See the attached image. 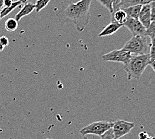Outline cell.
<instances>
[{"label":"cell","mask_w":155,"mask_h":139,"mask_svg":"<svg viewBox=\"0 0 155 139\" xmlns=\"http://www.w3.org/2000/svg\"><path fill=\"white\" fill-rule=\"evenodd\" d=\"M92 0H80L73 3L64 1L56 11V15L61 24L73 23L76 30L82 32L89 24L90 9Z\"/></svg>","instance_id":"6da1fadb"},{"label":"cell","mask_w":155,"mask_h":139,"mask_svg":"<svg viewBox=\"0 0 155 139\" xmlns=\"http://www.w3.org/2000/svg\"><path fill=\"white\" fill-rule=\"evenodd\" d=\"M150 63L149 54L132 55L128 62L124 64V68L127 74V79L128 80H140Z\"/></svg>","instance_id":"7a4b0ae2"},{"label":"cell","mask_w":155,"mask_h":139,"mask_svg":"<svg viewBox=\"0 0 155 139\" xmlns=\"http://www.w3.org/2000/svg\"><path fill=\"white\" fill-rule=\"evenodd\" d=\"M149 48L150 44L148 42L147 36L132 35L122 49L128 51L132 55H142L149 53Z\"/></svg>","instance_id":"3957f363"},{"label":"cell","mask_w":155,"mask_h":139,"mask_svg":"<svg viewBox=\"0 0 155 139\" xmlns=\"http://www.w3.org/2000/svg\"><path fill=\"white\" fill-rule=\"evenodd\" d=\"M113 122L106 121H100L94 122L82 128L80 131V133L84 137L88 134H93L96 136H102L106 131L112 128Z\"/></svg>","instance_id":"277c9868"},{"label":"cell","mask_w":155,"mask_h":139,"mask_svg":"<svg viewBox=\"0 0 155 139\" xmlns=\"http://www.w3.org/2000/svg\"><path fill=\"white\" fill-rule=\"evenodd\" d=\"M134 126V122H128L121 119L113 122L112 130L114 134V139H119L129 134Z\"/></svg>","instance_id":"5b68a950"},{"label":"cell","mask_w":155,"mask_h":139,"mask_svg":"<svg viewBox=\"0 0 155 139\" xmlns=\"http://www.w3.org/2000/svg\"><path fill=\"white\" fill-rule=\"evenodd\" d=\"M132 54L122 49L114 50L102 55V59L106 62H120L123 64L127 63L131 58Z\"/></svg>","instance_id":"8992f818"},{"label":"cell","mask_w":155,"mask_h":139,"mask_svg":"<svg viewBox=\"0 0 155 139\" xmlns=\"http://www.w3.org/2000/svg\"><path fill=\"white\" fill-rule=\"evenodd\" d=\"M123 26H125L128 30L130 31L132 35H144L146 36L147 29L144 27V25L140 23V22L138 19L131 18L128 17Z\"/></svg>","instance_id":"52a82bcc"},{"label":"cell","mask_w":155,"mask_h":139,"mask_svg":"<svg viewBox=\"0 0 155 139\" xmlns=\"http://www.w3.org/2000/svg\"><path fill=\"white\" fill-rule=\"evenodd\" d=\"M138 20L144 25V27L147 29L151 23L150 16V4L143 5L140 9L139 15H138Z\"/></svg>","instance_id":"ba28073f"},{"label":"cell","mask_w":155,"mask_h":139,"mask_svg":"<svg viewBox=\"0 0 155 139\" xmlns=\"http://www.w3.org/2000/svg\"><path fill=\"white\" fill-rule=\"evenodd\" d=\"M123 26L121 24L116 23L115 22H112L111 23L108 24L103 29L102 31L98 34L99 37H104V36H109L112 34H115L116 31H118Z\"/></svg>","instance_id":"9c48e42d"},{"label":"cell","mask_w":155,"mask_h":139,"mask_svg":"<svg viewBox=\"0 0 155 139\" xmlns=\"http://www.w3.org/2000/svg\"><path fill=\"white\" fill-rule=\"evenodd\" d=\"M34 10H35V5L31 2H28L27 4L24 5L23 8H21V10L15 15V19L18 22H19L22 18H24L25 16L30 14L31 13L33 12Z\"/></svg>","instance_id":"30bf717a"},{"label":"cell","mask_w":155,"mask_h":139,"mask_svg":"<svg viewBox=\"0 0 155 139\" xmlns=\"http://www.w3.org/2000/svg\"><path fill=\"white\" fill-rule=\"evenodd\" d=\"M112 22H115L116 23L123 25L124 22L127 21L128 15L123 9H118L117 10L112 12Z\"/></svg>","instance_id":"8fae6325"},{"label":"cell","mask_w":155,"mask_h":139,"mask_svg":"<svg viewBox=\"0 0 155 139\" xmlns=\"http://www.w3.org/2000/svg\"><path fill=\"white\" fill-rule=\"evenodd\" d=\"M141 8H142V5H136L130 6V7H128L126 8H123V9L125 11V12L127 13L128 17H130L131 18H134V19H138Z\"/></svg>","instance_id":"7c38bea8"},{"label":"cell","mask_w":155,"mask_h":139,"mask_svg":"<svg viewBox=\"0 0 155 139\" xmlns=\"http://www.w3.org/2000/svg\"><path fill=\"white\" fill-rule=\"evenodd\" d=\"M21 5H22L21 2H19L18 1H15V2H12L11 5H9V7L2 8L1 10H0V16H1V19L4 18L6 15H8V14H10V13L14 10V9L19 7V6H20Z\"/></svg>","instance_id":"4fadbf2b"},{"label":"cell","mask_w":155,"mask_h":139,"mask_svg":"<svg viewBox=\"0 0 155 139\" xmlns=\"http://www.w3.org/2000/svg\"><path fill=\"white\" fill-rule=\"evenodd\" d=\"M18 22L15 18H8L5 22V28L9 32H13L18 29Z\"/></svg>","instance_id":"5bb4252c"},{"label":"cell","mask_w":155,"mask_h":139,"mask_svg":"<svg viewBox=\"0 0 155 139\" xmlns=\"http://www.w3.org/2000/svg\"><path fill=\"white\" fill-rule=\"evenodd\" d=\"M51 0H37L35 5V10L36 12H40L41 9L46 8Z\"/></svg>","instance_id":"9a60e30c"},{"label":"cell","mask_w":155,"mask_h":139,"mask_svg":"<svg viewBox=\"0 0 155 139\" xmlns=\"http://www.w3.org/2000/svg\"><path fill=\"white\" fill-rule=\"evenodd\" d=\"M149 55L150 58V62L155 61V37L150 38Z\"/></svg>","instance_id":"2e32d148"},{"label":"cell","mask_w":155,"mask_h":139,"mask_svg":"<svg viewBox=\"0 0 155 139\" xmlns=\"http://www.w3.org/2000/svg\"><path fill=\"white\" fill-rule=\"evenodd\" d=\"M99 2L103 7H104L107 10L112 14L113 12V7H112V0H96Z\"/></svg>","instance_id":"e0dca14e"},{"label":"cell","mask_w":155,"mask_h":139,"mask_svg":"<svg viewBox=\"0 0 155 139\" xmlns=\"http://www.w3.org/2000/svg\"><path fill=\"white\" fill-rule=\"evenodd\" d=\"M145 35L150 38L155 37V21L151 22L150 25L147 29Z\"/></svg>","instance_id":"ac0fdd59"},{"label":"cell","mask_w":155,"mask_h":139,"mask_svg":"<svg viewBox=\"0 0 155 139\" xmlns=\"http://www.w3.org/2000/svg\"><path fill=\"white\" fill-rule=\"evenodd\" d=\"M101 139H114V134H113L112 128L101 136Z\"/></svg>","instance_id":"d6986e66"},{"label":"cell","mask_w":155,"mask_h":139,"mask_svg":"<svg viewBox=\"0 0 155 139\" xmlns=\"http://www.w3.org/2000/svg\"><path fill=\"white\" fill-rule=\"evenodd\" d=\"M150 5V16H151V22L155 21V1L151 2Z\"/></svg>","instance_id":"ffe728a7"},{"label":"cell","mask_w":155,"mask_h":139,"mask_svg":"<svg viewBox=\"0 0 155 139\" xmlns=\"http://www.w3.org/2000/svg\"><path fill=\"white\" fill-rule=\"evenodd\" d=\"M0 44H1L3 46L6 47L9 44V41L8 38H7L5 35L0 37Z\"/></svg>","instance_id":"44dd1931"},{"label":"cell","mask_w":155,"mask_h":139,"mask_svg":"<svg viewBox=\"0 0 155 139\" xmlns=\"http://www.w3.org/2000/svg\"><path fill=\"white\" fill-rule=\"evenodd\" d=\"M122 0H112V7H113V12L118 9L119 5L120 4Z\"/></svg>","instance_id":"7402d4cb"},{"label":"cell","mask_w":155,"mask_h":139,"mask_svg":"<svg viewBox=\"0 0 155 139\" xmlns=\"http://www.w3.org/2000/svg\"><path fill=\"white\" fill-rule=\"evenodd\" d=\"M12 4V0H4L3 2V8L9 7Z\"/></svg>","instance_id":"603a6c76"},{"label":"cell","mask_w":155,"mask_h":139,"mask_svg":"<svg viewBox=\"0 0 155 139\" xmlns=\"http://www.w3.org/2000/svg\"><path fill=\"white\" fill-rule=\"evenodd\" d=\"M138 137L140 139H147L148 137V135L146 132H142L138 135Z\"/></svg>","instance_id":"cb8c5ba5"},{"label":"cell","mask_w":155,"mask_h":139,"mask_svg":"<svg viewBox=\"0 0 155 139\" xmlns=\"http://www.w3.org/2000/svg\"><path fill=\"white\" fill-rule=\"evenodd\" d=\"M149 65L151 66L152 68L154 70V72H155V61H153V62H151L150 63Z\"/></svg>","instance_id":"d4e9b609"},{"label":"cell","mask_w":155,"mask_h":139,"mask_svg":"<svg viewBox=\"0 0 155 139\" xmlns=\"http://www.w3.org/2000/svg\"><path fill=\"white\" fill-rule=\"evenodd\" d=\"M16 1H18V2H21V4H27L28 3V0H16Z\"/></svg>","instance_id":"484cf974"},{"label":"cell","mask_w":155,"mask_h":139,"mask_svg":"<svg viewBox=\"0 0 155 139\" xmlns=\"http://www.w3.org/2000/svg\"><path fill=\"white\" fill-rule=\"evenodd\" d=\"M4 48H5V47L3 46L2 45L0 44V52H2V51H3V50H4Z\"/></svg>","instance_id":"4316f807"},{"label":"cell","mask_w":155,"mask_h":139,"mask_svg":"<svg viewBox=\"0 0 155 139\" xmlns=\"http://www.w3.org/2000/svg\"><path fill=\"white\" fill-rule=\"evenodd\" d=\"M3 2L4 0H0V10L3 8Z\"/></svg>","instance_id":"83f0119b"},{"label":"cell","mask_w":155,"mask_h":139,"mask_svg":"<svg viewBox=\"0 0 155 139\" xmlns=\"http://www.w3.org/2000/svg\"><path fill=\"white\" fill-rule=\"evenodd\" d=\"M147 139H153V138H151V137H148Z\"/></svg>","instance_id":"f1b7e54d"},{"label":"cell","mask_w":155,"mask_h":139,"mask_svg":"<svg viewBox=\"0 0 155 139\" xmlns=\"http://www.w3.org/2000/svg\"><path fill=\"white\" fill-rule=\"evenodd\" d=\"M84 139H88V138H87V137H84Z\"/></svg>","instance_id":"f546056e"},{"label":"cell","mask_w":155,"mask_h":139,"mask_svg":"<svg viewBox=\"0 0 155 139\" xmlns=\"http://www.w3.org/2000/svg\"><path fill=\"white\" fill-rule=\"evenodd\" d=\"M0 19H1V16H0Z\"/></svg>","instance_id":"4dcf8cb0"}]
</instances>
